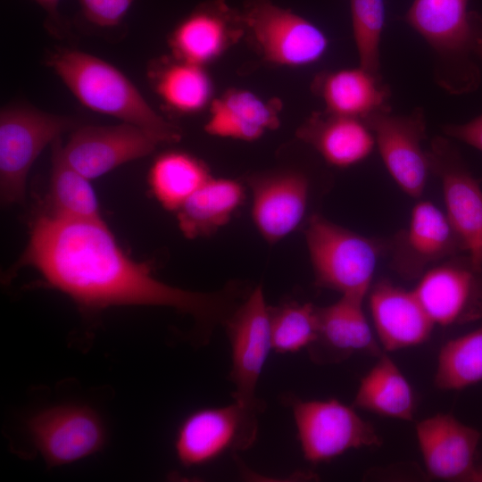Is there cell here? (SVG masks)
<instances>
[{
	"label": "cell",
	"mask_w": 482,
	"mask_h": 482,
	"mask_svg": "<svg viewBox=\"0 0 482 482\" xmlns=\"http://www.w3.org/2000/svg\"><path fill=\"white\" fill-rule=\"evenodd\" d=\"M245 28L270 62L301 67L319 61L328 40L315 24L271 0H247L242 12Z\"/></svg>",
	"instance_id": "52a82bcc"
},
{
	"label": "cell",
	"mask_w": 482,
	"mask_h": 482,
	"mask_svg": "<svg viewBox=\"0 0 482 482\" xmlns=\"http://www.w3.org/2000/svg\"><path fill=\"white\" fill-rule=\"evenodd\" d=\"M317 286L341 295L366 297L383 246L377 241L313 215L305 229Z\"/></svg>",
	"instance_id": "277c9868"
},
{
	"label": "cell",
	"mask_w": 482,
	"mask_h": 482,
	"mask_svg": "<svg viewBox=\"0 0 482 482\" xmlns=\"http://www.w3.org/2000/svg\"><path fill=\"white\" fill-rule=\"evenodd\" d=\"M252 218L262 237L274 244L302 222L308 205L310 184L297 172H286L251 181Z\"/></svg>",
	"instance_id": "d6986e66"
},
{
	"label": "cell",
	"mask_w": 482,
	"mask_h": 482,
	"mask_svg": "<svg viewBox=\"0 0 482 482\" xmlns=\"http://www.w3.org/2000/svg\"><path fill=\"white\" fill-rule=\"evenodd\" d=\"M51 146V214L64 219L104 221L89 179L66 161L61 137L53 141Z\"/></svg>",
	"instance_id": "484cf974"
},
{
	"label": "cell",
	"mask_w": 482,
	"mask_h": 482,
	"mask_svg": "<svg viewBox=\"0 0 482 482\" xmlns=\"http://www.w3.org/2000/svg\"><path fill=\"white\" fill-rule=\"evenodd\" d=\"M67 116L28 107H10L0 114V194L4 204L24 199L28 172L48 144L74 130Z\"/></svg>",
	"instance_id": "5b68a950"
},
{
	"label": "cell",
	"mask_w": 482,
	"mask_h": 482,
	"mask_svg": "<svg viewBox=\"0 0 482 482\" xmlns=\"http://www.w3.org/2000/svg\"><path fill=\"white\" fill-rule=\"evenodd\" d=\"M19 264L34 267L49 286L87 311L171 307L192 315L204 331L230 314L225 295L184 290L155 278L147 264L123 253L104 221L40 216Z\"/></svg>",
	"instance_id": "6da1fadb"
},
{
	"label": "cell",
	"mask_w": 482,
	"mask_h": 482,
	"mask_svg": "<svg viewBox=\"0 0 482 482\" xmlns=\"http://www.w3.org/2000/svg\"><path fill=\"white\" fill-rule=\"evenodd\" d=\"M412 290L435 325L482 319V270L469 256H453L429 268Z\"/></svg>",
	"instance_id": "4fadbf2b"
},
{
	"label": "cell",
	"mask_w": 482,
	"mask_h": 482,
	"mask_svg": "<svg viewBox=\"0 0 482 482\" xmlns=\"http://www.w3.org/2000/svg\"><path fill=\"white\" fill-rule=\"evenodd\" d=\"M372 131L382 161L398 187L409 196L420 198L431 172L421 108L399 115L391 110L373 112L363 119Z\"/></svg>",
	"instance_id": "8fae6325"
},
{
	"label": "cell",
	"mask_w": 482,
	"mask_h": 482,
	"mask_svg": "<svg viewBox=\"0 0 482 482\" xmlns=\"http://www.w3.org/2000/svg\"><path fill=\"white\" fill-rule=\"evenodd\" d=\"M27 429L49 467L70 464L96 453L106 437L98 414L79 404L44 409L27 420Z\"/></svg>",
	"instance_id": "7c38bea8"
},
{
	"label": "cell",
	"mask_w": 482,
	"mask_h": 482,
	"mask_svg": "<svg viewBox=\"0 0 482 482\" xmlns=\"http://www.w3.org/2000/svg\"><path fill=\"white\" fill-rule=\"evenodd\" d=\"M465 482H482V464H476Z\"/></svg>",
	"instance_id": "e575fe53"
},
{
	"label": "cell",
	"mask_w": 482,
	"mask_h": 482,
	"mask_svg": "<svg viewBox=\"0 0 482 482\" xmlns=\"http://www.w3.org/2000/svg\"><path fill=\"white\" fill-rule=\"evenodd\" d=\"M47 14V23L56 31L63 28L62 20L59 13L61 0H34Z\"/></svg>",
	"instance_id": "836d02e7"
},
{
	"label": "cell",
	"mask_w": 482,
	"mask_h": 482,
	"mask_svg": "<svg viewBox=\"0 0 482 482\" xmlns=\"http://www.w3.org/2000/svg\"><path fill=\"white\" fill-rule=\"evenodd\" d=\"M364 297L341 295L336 303L316 307L317 337L308 348L318 362H338L354 353L379 356L381 345L363 311Z\"/></svg>",
	"instance_id": "e0dca14e"
},
{
	"label": "cell",
	"mask_w": 482,
	"mask_h": 482,
	"mask_svg": "<svg viewBox=\"0 0 482 482\" xmlns=\"http://www.w3.org/2000/svg\"><path fill=\"white\" fill-rule=\"evenodd\" d=\"M299 134L328 163L338 168L362 162L376 145L374 135L363 120L327 112L313 116Z\"/></svg>",
	"instance_id": "44dd1931"
},
{
	"label": "cell",
	"mask_w": 482,
	"mask_h": 482,
	"mask_svg": "<svg viewBox=\"0 0 482 482\" xmlns=\"http://www.w3.org/2000/svg\"><path fill=\"white\" fill-rule=\"evenodd\" d=\"M443 131L447 137L482 151V114L463 124H446Z\"/></svg>",
	"instance_id": "d6a6232c"
},
{
	"label": "cell",
	"mask_w": 482,
	"mask_h": 482,
	"mask_svg": "<svg viewBox=\"0 0 482 482\" xmlns=\"http://www.w3.org/2000/svg\"><path fill=\"white\" fill-rule=\"evenodd\" d=\"M245 28L242 12L224 0L200 4L175 28L170 44L180 61L204 66L219 57Z\"/></svg>",
	"instance_id": "ffe728a7"
},
{
	"label": "cell",
	"mask_w": 482,
	"mask_h": 482,
	"mask_svg": "<svg viewBox=\"0 0 482 482\" xmlns=\"http://www.w3.org/2000/svg\"><path fill=\"white\" fill-rule=\"evenodd\" d=\"M415 431L428 473L442 480L465 482L476 465L480 432L450 413L418 421Z\"/></svg>",
	"instance_id": "2e32d148"
},
{
	"label": "cell",
	"mask_w": 482,
	"mask_h": 482,
	"mask_svg": "<svg viewBox=\"0 0 482 482\" xmlns=\"http://www.w3.org/2000/svg\"><path fill=\"white\" fill-rule=\"evenodd\" d=\"M430 170L442 185L445 214L473 265L482 270V188L456 146L436 137L428 151Z\"/></svg>",
	"instance_id": "9c48e42d"
},
{
	"label": "cell",
	"mask_w": 482,
	"mask_h": 482,
	"mask_svg": "<svg viewBox=\"0 0 482 482\" xmlns=\"http://www.w3.org/2000/svg\"><path fill=\"white\" fill-rule=\"evenodd\" d=\"M277 124L267 102L249 90L234 89L212 103L204 129L212 136L253 141Z\"/></svg>",
	"instance_id": "d4e9b609"
},
{
	"label": "cell",
	"mask_w": 482,
	"mask_h": 482,
	"mask_svg": "<svg viewBox=\"0 0 482 482\" xmlns=\"http://www.w3.org/2000/svg\"><path fill=\"white\" fill-rule=\"evenodd\" d=\"M326 112L363 120L380 111L391 110L390 90L380 75L362 67L326 73L317 82Z\"/></svg>",
	"instance_id": "7402d4cb"
},
{
	"label": "cell",
	"mask_w": 482,
	"mask_h": 482,
	"mask_svg": "<svg viewBox=\"0 0 482 482\" xmlns=\"http://www.w3.org/2000/svg\"><path fill=\"white\" fill-rule=\"evenodd\" d=\"M211 176L203 162L180 152H169L154 162L149 182L160 204L170 211H178Z\"/></svg>",
	"instance_id": "4316f807"
},
{
	"label": "cell",
	"mask_w": 482,
	"mask_h": 482,
	"mask_svg": "<svg viewBox=\"0 0 482 482\" xmlns=\"http://www.w3.org/2000/svg\"><path fill=\"white\" fill-rule=\"evenodd\" d=\"M386 247L392 269L406 279L419 278L434 264L466 252L445 212L426 200L413 206L408 226Z\"/></svg>",
	"instance_id": "5bb4252c"
},
{
	"label": "cell",
	"mask_w": 482,
	"mask_h": 482,
	"mask_svg": "<svg viewBox=\"0 0 482 482\" xmlns=\"http://www.w3.org/2000/svg\"><path fill=\"white\" fill-rule=\"evenodd\" d=\"M261 411L234 401L222 407L199 409L180 424L174 442L181 465H204L229 450L248 449L258 432Z\"/></svg>",
	"instance_id": "ba28073f"
},
{
	"label": "cell",
	"mask_w": 482,
	"mask_h": 482,
	"mask_svg": "<svg viewBox=\"0 0 482 482\" xmlns=\"http://www.w3.org/2000/svg\"><path fill=\"white\" fill-rule=\"evenodd\" d=\"M157 91L170 107L190 113L210 102L212 83L204 66L179 61L162 71Z\"/></svg>",
	"instance_id": "f1b7e54d"
},
{
	"label": "cell",
	"mask_w": 482,
	"mask_h": 482,
	"mask_svg": "<svg viewBox=\"0 0 482 482\" xmlns=\"http://www.w3.org/2000/svg\"><path fill=\"white\" fill-rule=\"evenodd\" d=\"M353 38L360 67L380 75V39L385 23L384 0H350Z\"/></svg>",
	"instance_id": "4dcf8cb0"
},
{
	"label": "cell",
	"mask_w": 482,
	"mask_h": 482,
	"mask_svg": "<svg viewBox=\"0 0 482 482\" xmlns=\"http://www.w3.org/2000/svg\"><path fill=\"white\" fill-rule=\"evenodd\" d=\"M158 144L149 132L131 123L87 125L72 131L62 152L76 170L92 179L149 154Z\"/></svg>",
	"instance_id": "9a60e30c"
},
{
	"label": "cell",
	"mask_w": 482,
	"mask_h": 482,
	"mask_svg": "<svg viewBox=\"0 0 482 482\" xmlns=\"http://www.w3.org/2000/svg\"><path fill=\"white\" fill-rule=\"evenodd\" d=\"M272 350L295 353L309 348L317 337L316 306L312 303H287L270 307Z\"/></svg>",
	"instance_id": "f546056e"
},
{
	"label": "cell",
	"mask_w": 482,
	"mask_h": 482,
	"mask_svg": "<svg viewBox=\"0 0 482 482\" xmlns=\"http://www.w3.org/2000/svg\"><path fill=\"white\" fill-rule=\"evenodd\" d=\"M244 200L239 182L210 177L177 211L179 227L187 238L210 236L229 221Z\"/></svg>",
	"instance_id": "cb8c5ba5"
},
{
	"label": "cell",
	"mask_w": 482,
	"mask_h": 482,
	"mask_svg": "<svg viewBox=\"0 0 482 482\" xmlns=\"http://www.w3.org/2000/svg\"><path fill=\"white\" fill-rule=\"evenodd\" d=\"M353 406L381 417L411 421L416 399L407 378L383 352L361 378Z\"/></svg>",
	"instance_id": "603a6c76"
},
{
	"label": "cell",
	"mask_w": 482,
	"mask_h": 482,
	"mask_svg": "<svg viewBox=\"0 0 482 482\" xmlns=\"http://www.w3.org/2000/svg\"><path fill=\"white\" fill-rule=\"evenodd\" d=\"M48 65L88 109L137 125L159 143L179 140V129L160 116L118 69L89 54L63 49Z\"/></svg>",
	"instance_id": "7a4b0ae2"
},
{
	"label": "cell",
	"mask_w": 482,
	"mask_h": 482,
	"mask_svg": "<svg viewBox=\"0 0 482 482\" xmlns=\"http://www.w3.org/2000/svg\"><path fill=\"white\" fill-rule=\"evenodd\" d=\"M469 0H414L405 20L435 54L436 82L452 94L475 90L480 71L471 56L482 43V19Z\"/></svg>",
	"instance_id": "3957f363"
},
{
	"label": "cell",
	"mask_w": 482,
	"mask_h": 482,
	"mask_svg": "<svg viewBox=\"0 0 482 482\" xmlns=\"http://www.w3.org/2000/svg\"><path fill=\"white\" fill-rule=\"evenodd\" d=\"M231 346L230 379L235 386L234 401L262 411L255 390L262 369L272 350L270 306L262 287L257 286L225 321Z\"/></svg>",
	"instance_id": "30bf717a"
},
{
	"label": "cell",
	"mask_w": 482,
	"mask_h": 482,
	"mask_svg": "<svg viewBox=\"0 0 482 482\" xmlns=\"http://www.w3.org/2000/svg\"><path fill=\"white\" fill-rule=\"evenodd\" d=\"M292 410L302 452L312 463L330 461L353 449L382 445L375 427L353 406L337 399H295Z\"/></svg>",
	"instance_id": "8992f818"
},
{
	"label": "cell",
	"mask_w": 482,
	"mask_h": 482,
	"mask_svg": "<svg viewBox=\"0 0 482 482\" xmlns=\"http://www.w3.org/2000/svg\"><path fill=\"white\" fill-rule=\"evenodd\" d=\"M134 1L78 0L84 19L100 28H112L120 24Z\"/></svg>",
	"instance_id": "1f68e13d"
},
{
	"label": "cell",
	"mask_w": 482,
	"mask_h": 482,
	"mask_svg": "<svg viewBox=\"0 0 482 482\" xmlns=\"http://www.w3.org/2000/svg\"><path fill=\"white\" fill-rule=\"evenodd\" d=\"M478 55L482 56V43H481L480 46H478Z\"/></svg>",
	"instance_id": "d590c367"
},
{
	"label": "cell",
	"mask_w": 482,
	"mask_h": 482,
	"mask_svg": "<svg viewBox=\"0 0 482 482\" xmlns=\"http://www.w3.org/2000/svg\"><path fill=\"white\" fill-rule=\"evenodd\" d=\"M482 381V327L449 339L439 350L434 385L461 390Z\"/></svg>",
	"instance_id": "83f0119b"
},
{
	"label": "cell",
	"mask_w": 482,
	"mask_h": 482,
	"mask_svg": "<svg viewBox=\"0 0 482 482\" xmlns=\"http://www.w3.org/2000/svg\"><path fill=\"white\" fill-rule=\"evenodd\" d=\"M368 295L376 337L386 352L418 346L429 338L435 324L413 290L381 280Z\"/></svg>",
	"instance_id": "ac0fdd59"
}]
</instances>
